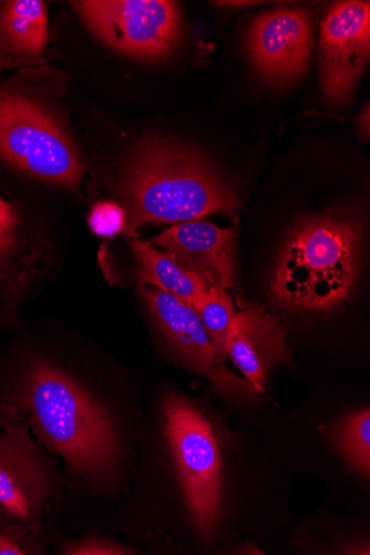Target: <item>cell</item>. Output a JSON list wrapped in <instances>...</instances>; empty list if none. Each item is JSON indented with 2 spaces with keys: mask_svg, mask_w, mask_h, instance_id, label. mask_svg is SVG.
Wrapping results in <instances>:
<instances>
[{
  "mask_svg": "<svg viewBox=\"0 0 370 555\" xmlns=\"http://www.w3.org/2000/svg\"><path fill=\"white\" fill-rule=\"evenodd\" d=\"M258 425L164 384L144 408L114 533L139 555H234L241 543L276 534L293 518V476Z\"/></svg>",
  "mask_w": 370,
  "mask_h": 555,
  "instance_id": "cell-1",
  "label": "cell"
},
{
  "mask_svg": "<svg viewBox=\"0 0 370 555\" xmlns=\"http://www.w3.org/2000/svg\"><path fill=\"white\" fill-rule=\"evenodd\" d=\"M18 422L56 455L68 499L112 509L130 490L144 406L126 372L82 336L25 333L0 360V424Z\"/></svg>",
  "mask_w": 370,
  "mask_h": 555,
  "instance_id": "cell-2",
  "label": "cell"
},
{
  "mask_svg": "<svg viewBox=\"0 0 370 555\" xmlns=\"http://www.w3.org/2000/svg\"><path fill=\"white\" fill-rule=\"evenodd\" d=\"M272 455L293 477L309 474L328 490L327 502L370 516V405L312 406L258 425Z\"/></svg>",
  "mask_w": 370,
  "mask_h": 555,
  "instance_id": "cell-3",
  "label": "cell"
},
{
  "mask_svg": "<svg viewBox=\"0 0 370 555\" xmlns=\"http://www.w3.org/2000/svg\"><path fill=\"white\" fill-rule=\"evenodd\" d=\"M114 189L126 212L124 232L133 238L149 222L197 221L240 206L234 185L203 155L156 135L137 144Z\"/></svg>",
  "mask_w": 370,
  "mask_h": 555,
  "instance_id": "cell-4",
  "label": "cell"
},
{
  "mask_svg": "<svg viewBox=\"0 0 370 555\" xmlns=\"http://www.w3.org/2000/svg\"><path fill=\"white\" fill-rule=\"evenodd\" d=\"M362 223L354 214L306 218L286 236L270 283V297L295 319L321 320L353 297L360 273Z\"/></svg>",
  "mask_w": 370,
  "mask_h": 555,
  "instance_id": "cell-5",
  "label": "cell"
},
{
  "mask_svg": "<svg viewBox=\"0 0 370 555\" xmlns=\"http://www.w3.org/2000/svg\"><path fill=\"white\" fill-rule=\"evenodd\" d=\"M50 77L44 66L0 83V162L36 181L77 190L85 165L51 101Z\"/></svg>",
  "mask_w": 370,
  "mask_h": 555,
  "instance_id": "cell-6",
  "label": "cell"
},
{
  "mask_svg": "<svg viewBox=\"0 0 370 555\" xmlns=\"http://www.w3.org/2000/svg\"><path fill=\"white\" fill-rule=\"evenodd\" d=\"M66 500L60 459L24 424H0V527L54 530V517Z\"/></svg>",
  "mask_w": 370,
  "mask_h": 555,
  "instance_id": "cell-7",
  "label": "cell"
},
{
  "mask_svg": "<svg viewBox=\"0 0 370 555\" xmlns=\"http://www.w3.org/2000/svg\"><path fill=\"white\" fill-rule=\"evenodd\" d=\"M88 29L135 60L168 59L183 36L179 5L167 0H80L71 3Z\"/></svg>",
  "mask_w": 370,
  "mask_h": 555,
  "instance_id": "cell-8",
  "label": "cell"
},
{
  "mask_svg": "<svg viewBox=\"0 0 370 555\" xmlns=\"http://www.w3.org/2000/svg\"><path fill=\"white\" fill-rule=\"evenodd\" d=\"M290 332L288 323L256 300L234 314L228 358L260 395L267 396L276 371L296 367Z\"/></svg>",
  "mask_w": 370,
  "mask_h": 555,
  "instance_id": "cell-9",
  "label": "cell"
},
{
  "mask_svg": "<svg viewBox=\"0 0 370 555\" xmlns=\"http://www.w3.org/2000/svg\"><path fill=\"white\" fill-rule=\"evenodd\" d=\"M47 249L22 210L0 193V313L17 324L20 308L48 274Z\"/></svg>",
  "mask_w": 370,
  "mask_h": 555,
  "instance_id": "cell-10",
  "label": "cell"
},
{
  "mask_svg": "<svg viewBox=\"0 0 370 555\" xmlns=\"http://www.w3.org/2000/svg\"><path fill=\"white\" fill-rule=\"evenodd\" d=\"M370 4L336 3L322 23V86L337 106L346 105L369 61Z\"/></svg>",
  "mask_w": 370,
  "mask_h": 555,
  "instance_id": "cell-11",
  "label": "cell"
},
{
  "mask_svg": "<svg viewBox=\"0 0 370 555\" xmlns=\"http://www.w3.org/2000/svg\"><path fill=\"white\" fill-rule=\"evenodd\" d=\"M326 502L264 541L267 554L370 555V516Z\"/></svg>",
  "mask_w": 370,
  "mask_h": 555,
  "instance_id": "cell-12",
  "label": "cell"
},
{
  "mask_svg": "<svg viewBox=\"0 0 370 555\" xmlns=\"http://www.w3.org/2000/svg\"><path fill=\"white\" fill-rule=\"evenodd\" d=\"M312 47L311 22L301 9L280 8L252 24L247 50L254 67L275 81L292 80L306 70Z\"/></svg>",
  "mask_w": 370,
  "mask_h": 555,
  "instance_id": "cell-13",
  "label": "cell"
},
{
  "mask_svg": "<svg viewBox=\"0 0 370 555\" xmlns=\"http://www.w3.org/2000/svg\"><path fill=\"white\" fill-rule=\"evenodd\" d=\"M150 243L209 286L233 288L237 275V231L190 221L169 228Z\"/></svg>",
  "mask_w": 370,
  "mask_h": 555,
  "instance_id": "cell-14",
  "label": "cell"
},
{
  "mask_svg": "<svg viewBox=\"0 0 370 555\" xmlns=\"http://www.w3.org/2000/svg\"><path fill=\"white\" fill-rule=\"evenodd\" d=\"M48 11L41 0H0V74L47 66Z\"/></svg>",
  "mask_w": 370,
  "mask_h": 555,
  "instance_id": "cell-15",
  "label": "cell"
},
{
  "mask_svg": "<svg viewBox=\"0 0 370 555\" xmlns=\"http://www.w3.org/2000/svg\"><path fill=\"white\" fill-rule=\"evenodd\" d=\"M139 284L161 288L182 299L196 312L209 285L186 271L150 242L131 240Z\"/></svg>",
  "mask_w": 370,
  "mask_h": 555,
  "instance_id": "cell-16",
  "label": "cell"
},
{
  "mask_svg": "<svg viewBox=\"0 0 370 555\" xmlns=\"http://www.w3.org/2000/svg\"><path fill=\"white\" fill-rule=\"evenodd\" d=\"M197 314L214 344L217 360L227 363L229 336L235 314L231 295L224 288L210 286Z\"/></svg>",
  "mask_w": 370,
  "mask_h": 555,
  "instance_id": "cell-17",
  "label": "cell"
},
{
  "mask_svg": "<svg viewBox=\"0 0 370 555\" xmlns=\"http://www.w3.org/2000/svg\"><path fill=\"white\" fill-rule=\"evenodd\" d=\"M52 553L60 555H139L114 532H89L64 539L56 534Z\"/></svg>",
  "mask_w": 370,
  "mask_h": 555,
  "instance_id": "cell-18",
  "label": "cell"
},
{
  "mask_svg": "<svg viewBox=\"0 0 370 555\" xmlns=\"http://www.w3.org/2000/svg\"><path fill=\"white\" fill-rule=\"evenodd\" d=\"M58 529L30 530L0 527V555H46L52 553Z\"/></svg>",
  "mask_w": 370,
  "mask_h": 555,
  "instance_id": "cell-19",
  "label": "cell"
},
{
  "mask_svg": "<svg viewBox=\"0 0 370 555\" xmlns=\"http://www.w3.org/2000/svg\"><path fill=\"white\" fill-rule=\"evenodd\" d=\"M90 225L99 235H116L126 229V212L119 205L103 202L92 210Z\"/></svg>",
  "mask_w": 370,
  "mask_h": 555,
  "instance_id": "cell-20",
  "label": "cell"
},
{
  "mask_svg": "<svg viewBox=\"0 0 370 555\" xmlns=\"http://www.w3.org/2000/svg\"><path fill=\"white\" fill-rule=\"evenodd\" d=\"M216 4H220V5H224V7H248V5H252V4H255V3H251V2H221V3H216Z\"/></svg>",
  "mask_w": 370,
  "mask_h": 555,
  "instance_id": "cell-21",
  "label": "cell"
}]
</instances>
